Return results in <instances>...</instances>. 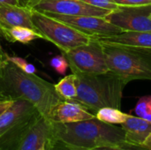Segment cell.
Returning a JSON list of instances; mask_svg holds the SVG:
<instances>
[{"instance_id":"obj_1","label":"cell","mask_w":151,"mask_h":150,"mask_svg":"<svg viewBox=\"0 0 151 150\" xmlns=\"http://www.w3.org/2000/svg\"><path fill=\"white\" fill-rule=\"evenodd\" d=\"M130 144L122 127L99 120L97 118L74 122L51 121L47 150H92L100 147Z\"/></svg>"},{"instance_id":"obj_2","label":"cell","mask_w":151,"mask_h":150,"mask_svg":"<svg viewBox=\"0 0 151 150\" xmlns=\"http://www.w3.org/2000/svg\"><path fill=\"white\" fill-rule=\"evenodd\" d=\"M0 99L27 101L46 118L64 100L53 84L35 73L23 72L10 61L0 75Z\"/></svg>"},{"instance_id":"obj_3","label":"cell","mask_w":151,"mask_h":150,"mask_svg":"<svg viewBox=\"0 0 151 150\" xmlns=\"http://www.w3.org/2000/svg\"><path fill=\"white\" fill-rule=\"evenodd\" d=\"M75 75L77 96L73 101L95 115L104 107L120 109L123 91L127 84L120 77L111 71L100 74Z\"/></svg>"},{"instance_id":"obj_4","label":"cell","mask_w":151,"mask_h":150,"mask_svg":"<svg viewBox=\"0 0 151 150\" xmlns=\"http://www.w3.org/2000/svg\"><path fill=\"white\" fill-rule=\"evenodd\" d=\"M100 42L109 71L127 83L138 80H151V49Z\"/></svg>"},{"instance_id":"obj_5","label":"cell","mask_w":151,"mask_h":150,"mask_svg":"<svg viewBox=\"0 0 151 150\" xmlns=\"http://www.w3.org/2000/svg\"><path fill=\"white\" fill-rule=\"evenodd\" d=\"M32 22L43 40L56 45L62 53L88 43L96 37L86 34L47 13L32 11Z\"/></svg>"},{"instance_id":"obj_6","label":"cell","mask_w":151,"mask_h":150,"mask_svg":"<svg viewBox=\"0 0 151 150\" xmlns=\"http://www.w3.org/2000/svg\"><path fill=\"white\" fill-rule=\"evenodd\" d=\"M42 115L31 103L15 100L0 114V149L14 150L18 141L28 126Z\"/></svg>"},{"instance_id":"obj_7","label":"cell","mask_w":151,"mask_h":150,"mask_svg":"<svg viewBox=\"0 0 151 150\" xmlns=\"http://www.w3.org/2000/svg\"><path fill=\"white\" fill-rule=\"evenodd\" d=\"M62 55L74 74H100L109 71L102 44L97 38Z\"/></svg>"},{"instance_id":"obj_8","label":"cell","mask_w":151,"mask_h":150,"mask_svg":"<svg viewBox=\"0 0 151 150\" xmlns=\"http://www.w3.org/2000/svg\"><path fill=\"white\" fill-rule=\"evenodd\" d=\"M105 19L122 31H151V5L118 6Z\"/></svg>"},{"instance_id":"obj_9","label":"cell","mask_w":151,"mask_h":150,"mask_svg":"<svg viewBox=\"0 0 151 150\" xmlns=\"http://www.w3.org/2000/svg\"><path fill=\"white\" fill-rule=\"evenodd\" d=\"M48 15L66 23L67 25L74 27L75 29L91 35L96 38L111 36L118 34L122 32V30L117 26L111 23L105 19V17L98 16H67L60 14H50Z\"/></svg>"},{"instance_id":"obj_10","label":"cell","mask_w":151,"mask_h":150,"mask_svg":"<svg viewBox=\"0 0 151 150\" xmlns=\"http://www.w3.org/2000/svg\"><path fill=\"white\" fill-rule=\"evenodd\" d=\"M33 10L44 13L67 16H98L106 17L111 11L88 4L80 0H41Z\"/></svg>"},{"instance_id":"obj_11","label":"cell","mask_w":151,"mask_h":150,"mask_svg":"<svg viewBox=\"0 0 151 150\" xmlns=\"http://www.w3.org/2000/svg\"><path fill=\"white\" fill-rule=\"evenodd\" d=\"M51 130V121L38 116L25 130L14 150H40L46 147Z\"/></svg>"},{"instance_id":"obj_12","label":"cell","mask_w":151,"mask_h":150,"mask_svg":"<svg viewBox=\"0 0 151 150\" xmlns=\"http://www.w3.org/2000/svg\"><path fill=\"white\" fill-rule=\"evenodd\" d=\"M33 9L12 4H0V35L16 27H26L35 30L32 22ZM1 37V36H0Z\"/></svg>"},{"instance_id":"obj_13","label":"cell","mask_w":151,"mask_h":150,"mask_svg":"<svg viewBox=\"0 0 151 150\" xmlns=\"http://www.w3.org/2000/svg\"><path fill=\"white\" fill-rule=\"evenodd\" d=\"M96 115L88 111L73 100H62L50 111L48 118L55 123H74L95 118Z\"/></svg>"},{"instance_id":"obj_14","label":"cell","mask_w":151,"mask_h":150,"mask_svg":"<svg viewBox=\"0 0 151 150\" xmlns=\"http://www.w3.org/2000/svg\"><path fill=\"white\" fill-rule=\"evenodd\" d=\"M126 134V141L133 145L142 146L144 141L151 133V122L140 117L129 115L121 125Z\"/></svg>"},{"instance_id":"obj_15","label":"cell","mask_w":151,"mask_h":150,"mask_svg":"<svg viewBox=\"0 0 151 150\" xmlns=\"http://www.w3.org/2000/svg\"><path fill=\"white\" fill-rule=\"evenodd\" d=\"M97 39L103 42L151 49V31H122L115 35Z\"/></svg>"},{"instance_id":"obj_16","label":"cell","mask_w":151,"mask_h":150,"mask_svg":"<svg viewBox=\"0 0 151 150\" xmlns=\"http://www.w3.org/2000/svg\"><path fill=\"white\" fill-rule=\"evenodd\" d=\"M9 42L27 44L36 39H43L42 35L35 29L26 27H16L3 32L0 35Z\"/></svg>"},{"instance_id":"obj_17","label":"cell","mask_w":151,"mask_h":150,"mask_svg":"<svg viewBox=\"0 0 151 150\" xmlns=\"http://www.w3.org/2000/svg\"><path fill=\"white\" fill-rule=\"evenodd\" d=\"M54 86L57 93L64 100H74L77 96L76 75L74 73L64 77Z\"/></svg>"},{"instance_id":"obj_18","label":"cell","mask_w":151,"mask_h":150,"mask_svg":"<svg viewBox=\"0 0 151 150\" xmlns=\"http://www.w3.org/2000/svg\"><path fill=\"white\" fill-rule=\"evenodd\" d=\"M128 116L129 114L124 113L120 111V109L112 107L102 108L96 113V118L111 125H122L127 120Z\"/></svg>"},{"instance_id":"obj_19","label":"cell","mask_w":151,"mask_h":150,"mask_svg":"<svg viewBox=\"0 0 151 150\" xmlns=\"http://www.w3.org/2000/svg\"><path fill=\"white\" fill-rule=\"evenodd\" d=\"M134 112L137 117L151 122V95L142 96L139 99Z\"/></svg>"},{"instance_id":"obj_20","label":"cell","mask_w":151,"mask_h":150,"mask_svg":"<svg viewBox=\"0 0 151 150\" xmlns=\"http://www.w3.org/2000/svg\"><path fill=\"white\" fill-rule=\"evenodd\" d=\"M9 61L13 63L16 66H18L20 70H22L23 72H25L27 73H35V72H36L35 67L32 64L28 63L24 58H21L19 57H10L9 56Z\"/></svg>"},{"instance_id":"obj_21","label":"cell","mask_w":151,"mask_h":150,"mask_svg":"<svg viewBox=\"0 0 151 150\" xmlns=\"http://www.w3.org/2000/svg\"><path fill=\"white\" fill-rule=\"evenodd\" d=\"M50 64L51 67L59 74H64L66 72L67 67H69L68 62L63 55L56 56V57H52Z\"/></svg>"},{"instance_id":"obj_22","label":"cell","mask_w":151,"mask_h":150,"mask_svg":"<svg viewBox=\"0 0 151 150\" xmlns=\"http://www.w3.org/2000/svg\"><path fill=\"white\" fill-rule=\"evenodd\" d=\"M80 1H82L93 6L103 8V9L109 10V11H113L119 6L113 2V0H80Z\"/></svg>"},{"instance_id":"obj_23","label":"cell","mask_w":151,"mask_h":150,"mask_svg":"<svg viewBox=\"0 0 151 150\" xmlns=\"http://www.w3.org/2000/svg\"><path fill=\"white\" fill-rule=\"evenodd\" d=\"M92 150H150L142 146H136L133 144L127 145H119V146H107V147H100Z\"/></svg>"},{"instance_id":"obj_24","label":"cell","mask_w":151,"mask_h":150,"mask_svg":"<svg viewBox=\"0 0 151 150\" xmlns=\"http://www.w3.org/2000/svg\"><path fill=\"white\" fill-rule=\"evenodd\" d=\"M119 6H142L151 5V0H113Z\"/></svg>"},{"instance_id":"obj_25","label":"cell","mask_w":151,"mask_h":150,"mask_svg":"<svg viewBox=\"0 0 151 150\" xmlns=\"http://www.w3.org/2000/svg\"><path fill=\"white\" fill-rule=\"evenodd\" d=\"M8 62H9V55L4 50L0 41V75L3 73V71L5 68L6 65L8 64Z\"/></svg>"},{"instance_id":"obj_26","label":"cell","mask_w":151,"mask_h":150,"mask_svg":"<svg viewBox=\"0 0 151 150\" xmlns=\"http://www.w3.org/2000/svg\"><path fill=\"white\" fill-rule=\"evenodd\" d=\"M41 0H19V4L24 7H27L30 9H33L35 5H36Z\"/></svg>"},{"instance_id":"obj_27","label":"cell","mask_w":151,"mask_h":150,"mask_svg":"<svg viewBox=\"0 0 151 150\" xmlns=\"http://www.w3.org/2000/svg\"><path fill=\"white\" fill-rule=\"evenodd\" d=\"M13 101L12 100H4V99H0V114L4 112L7 108H9Z\"/></svg>"},{"instance_id":"obj_28","label":"cell","mask_w":151,"mask_h":150,"mask_svg":"<svg viewBox=\"0 0 151 150\" xmlns=\"http://www.w3.org/2000/svg\"><path fill=\"white\" fill-rule=\"evenodd\" d=\"M142 147L151 150V133L148 136V138L144 141L143 144H142Z\"/></svg>"},{"instance_id":"obj_29","label":"cell","mask_w":151,"mask_h":150,"mask_svg":"<svg viewBox=\"0 0 151 150\" xmlns=\"http://www.w3.org/2000/svg\"><path fill=\"white\" fill-rule=\"evenodd\" d=\"M4 3L12 4H16V5H20L19 0H0V4H4Z\"/></svg>"},{"instance_id":"obj_30","label":"cell","mask_w":151,"mask_h":150,"mask_svg":"<svg viewBox=\"0 0 151 150\" xmlns=\"http://www.w3.org/2000/svg\"><path fill=\"white\" fill-rule=\"evenodd\" d=\"M40 150H47V149H46V148H42V149H40Z\"/></svg>"},{"instance_id":"obj_31","label":"cell","mask_w":151,"mask_h":150,"mask_svg":"<svg viewBox=\"0 0 151 150\" xmlns=\"http://www.w3.org/2000/svg\"><path fill=\"white\" fill-rule=\"evenodd\" d=\"M0 150H2V149H0Z\"/></svg>"}]
</instances>
